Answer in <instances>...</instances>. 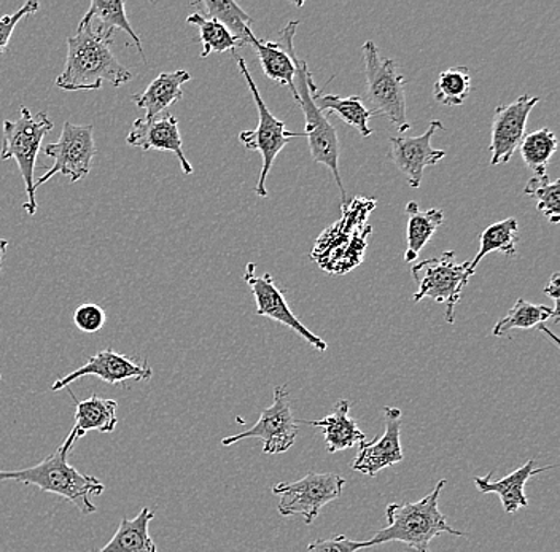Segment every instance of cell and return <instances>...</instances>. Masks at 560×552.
I'll use <instances>...</instances> for the list:
<instances>
[{
    "instance_id": "obj_22",
    "label": "cell",
    "mask_w": 560,
    "mask_h": 552,
    "mask_svg": "<svg viewBox=\"0 0 560 552\" xmlns=\"http://www.w3.org/2000/svg\"><path fill=\"white\" fill-rule=\"evenodd\" d=\"M70 397L75 400V432L77 439L83 438L91 430L100 433L115 432L118 425V403L110 398H101L97 395H91L86 400L79 401L75 395L70 392Z\"/></svg>"
},
{
    "instance_id": "obj_2",
    "label": "cell",
    "mask_w": 560,
    "mask_h": 552,
    "mask_svg": "<svg viewBox=\"0 0 560 552\" xmlns=\"http://www.w3.org/2000/svg\"><path fill=\"white\" fill-rule=\"evenodd\" d=\"M75 442V432L70 430L65 443L47 459L24 470L0 471V481L35 485L40 491L68 500L83 516L93 515L97 508L91 498L103 494L105 485L93 474H83L69 463V454Z\"/></svg>"
},
{
    "instance_id": "obj_15",
    "label": "cell",
    "mask_w": 560,
    "mask_h": 552,
    "mask_svg": "<svg viewBox=\"0 0 560 552\" xmlns=\"http://www.w3.org/2000/svg\"><path fill=\"white\" fill-rule=\"evenodd\" d=\"M384 433L374 442L362 443L357 459L352 462V470L366 477H376L385 468L402 462L401 425L402 412L398 408L385 407Z\"/></svg>"
},
{
    "instance_id": "obj_9",
    "label": "cell",
    "mask_w": 560,
    "mask_h": 552,
    "mask_svg": "<svg viewBox=\"0 0 560 552\" xmlns=\"http://www.w3.org/2000/svg\"><path fill=\"white\" fill-rule=\"evenodd\" d=\"M346 480L336 473H307L295 482H279L272 494L279 497V515L289 517L301 515L307 526L314 524L320 509L341 497Z\"/></svg>"
},
{
    "instance_id": "obj_34",
    "label": "cell",
    "mask_w": 560,
    "mask_h": 552,
    "mask_svg": "<svg viewBox=\"0 0 560 552\" xmlns=\"http://www.w3.org/2000/svg\"><path fill=\"white\" fill-rule=\"evenodd\" d=\"M72 320L80 331L93 334L103 330L105 321H107V314L100 304L85 303L77 307Z\"/></svg>"
},
{
    "instance_id": "obj_32",
    "label": "cell",
    "mask_w": 560,
    "mask_h": 552,
    "mask_svg": "<svg viewBox=\"0 0 560 552\" xmlns=\"http://www.w3.org/2000/svg\"><path fill=\"white\" fill-rule=\"evenodd\" d=\"M471 73L467 66L441 72L435 83V99L447 107L462 106L470 96Z\"/></svg>"
},
{
    "instance_id": "obj_21",
    "label": "cell",
    "mask_w": 560,
    "mask_h": 552,
    "mask_svg": "<svg viewBox=\"0 0 560 552\" xmlns=\"http://www.w3.org/2000/svg\"><path fill=\"white\" fill-rule=\"evenodd\" d=\"M190 80V72L187 71L163 72L143 93L135 94L131 99L147 111V120H152L184 97L182 86Z\"/></svg>"
},
{
    "instance_id": "obj_29",
    "label": "cell",
    "mask_w": 560,
    "mask_h": 552,
    "mask_svg": "<svg viewBox=\"0 0 560 552\" xmlns=\"http://www.w3.org/2000/svg\"><path fill=\"white\" fill-rule=\"evenodd\" d=\"M520 243V223L516 219H506L488 226L479 237V250L475 260L470 261L471 271L475 272L482 258L492 251H502L506 257H516V246Z\"/></svg>"
},
{
    "instance_id": "obj_13",
    "label": "cell",
    "mask_w": 560,
    "mask_h": 552,
    "mask_svg": "<svg viewBox=\"0 0 560 552\" xmlns=\"http://www.w3.org/2000/svg\"><path fill=\"white\" fill-rule=\"evenodd\" d=\"M540 103V97H517L514 103L495 108L492 121V136H490V166L505 164L513 158L514 152L523 142L528 115Z\"/></svg>"
},
{
    "instance_id": "obj_10",
    "label": "cell",
    "mask_w": 560,
    "mask_h": 552,
    "mask_svg": "<svg viewBox=\"0 0 560 552\" xmlns=\"http://www.w3.org/2000/svg\"><path fill=\"white\" fill-rule=\"evenodd\" d=\"M44 153L52 160V166L34 181L35 190L51 180L56 174L68 177L70 181L82 180L90 174L93 161L96 158L94 126L73 125L66 121L59 141L47 143L44 146Z\"/></svg>"
},
{
    "instance_id": "obj_27",
    "label": "cell",
    "mask_w": 560,
    "mask_h": 552,
    "mask_svg": "<svg viewBox=\"0 0 560 552\" xmlns=\"http://www.w3.org/2000/svg\"><path fill=\"white\" fill-rule=\"evenodd\" d=\"M192 5L205 7L210 19L223 24L228 33L240 42L241 47L250 45L254 40L255 34L252 31L254 19L248 16V13L244 12L233 0H202V2L192 3Z\"/></svg>"
},
{
    "instance_id": "obj_11",
    "label": "cell",
    "mask_w": 560,
    "mask_h": 552,
    "mask_svg": "<svg viewBox=\"0 0 560 552\" xmlns=\"http://www.w3.org/2000/svg\"><path fill=\"white\" fill-rule=\"evenodd\" d=\"M298 433L300 428L296 419L293 418L289 389L287 386H278L275 389V401L261 412L257 424L243 433L223 438L222 446H233L243 439L257 438L262 442V453L275 456L287 453L295 445Z\"/></svg>"
},
{
    "instance_id": "obj_25",
    "label": "cell",
    "mask_w": 560,
    "mask_h": 552,
    "mask_svg": "<svg viewBox=\"0 0 560 552\" xmlns=\"http://www.w3.org/2000/svg\"><path fill=\"white\" fill-rule=\"evenodd\" d=\"M85 19L93 21V27L96 33L104 34V36L114 37L117 30L125 31L129 37L135 42L143 62L147 61L145 51H143L142 44L138 34L132 30L128 16L125 12V2L121 0H93L90 10L85 13Z\"/></svg>"
},
{
    "instance_id": "obj_28",
    "label": "cell",
    "mask_w": 560,
    "mask_h": 552,
    "mask_svg": "<svg viewBox=\"0 0 560 552\" xmlns=\"http://www.w3.org/2000/svg\"><path fill=\"white\" fill-rule=\"evenodd\" d=\"M549 319L559 321V314L552 307L545 304H532L525 300H517L516 304L511 307L510 313L502 320L497 321L492 333L497 338L508 337L513 330H530L538 328Z\"/></svg>"
},
{
    "instance_id": "obj_26",
    "label": "cell",
    "mask_w": 560,
    "mask_h": 552,
    "mask_svg": "<svg viewBox=\"0 0 560 552\" xmlns=\"http://www.w3.org/2000/svg\"><path fill=\"white\" fill-rule=\"evenodd\" d=\"M315 106L322 114H335L339 120L345 121L352 128L360 132L362 138H370L373 134V129L370 128V120L373 117V111L366 108L360 96H336V94H315Z\"/></svg>"
},
{
    "instance_id": "obj_7",
    "label": "cell",
    "mask_w": 560,
    "mask_h": 552,
    "mask_svg": "<svg viewBox=\"0 0 560 552\" xmlns=\"http://www.w3.org/2000/svg\"><path fill=\"white\" fill-rule=\"evenodd\" d=\"M411 274L419 286L415 303L430 298L446 304L447 324H454L455 306L460 303L462 292L475 274L470 261L455 263L454 251H444L440 257L415 265Z\"/></svg>"
},
{
    "instance_id": "obj_5",
    "label": "cell",
    "mask_w": 560,
    "mask_h": 552,
    "mask_svg": "<svg viewBox=\"0 0 560 552\" xmlns=\"http://www.w3.org/2000/svg\"><path fill=\"white\" fill-rule=\"evenodd\" d=\"M52 128L55 125L45 111L33 115L27 107H21L18 120L3 121L0 160L16 161L27 195V202L23 204V209L30 216L37 214V198H35L34 188L35 161L40 153L45 136L52 131Z\"/></svg>"
},
{
    "instance_id": "obj_35",
    "label": "cell",
    "mask_w": 560,
    "mask_h": 552,
    "mask_svg": "<svg viewBox=\"0 0 560 552\" xmlns=\"http://www.w3.org/2000/svg\"><path fill=\"white\" fill-rule=\"evenodd\" d=\"M40 9V3L37 0H30L24 3L18 12L12 15L0 16V55L9 47L10 38L15 33V27L24 16L34 15L37 10Z\"/></svg>"
},
{
    "instance_id": "obj_6",
    "label": "cell",
    "mask_w": 560,
    "mask_h": 552,
    "mask_svg": "<svg viewBox=\"0 0 560 552\" xmlns=\"http://www.w3.org/2000/svg\"><path fill=\"white\" fill-rule=\"evenodd\" d=\"M365 58L366 99L373 106V114L387 117L398 126V131L406 132L409 125L406 117V79L394 59L383 58L374 42L363 44Z\"/></svg>"
},
{
    "instance_id": "obj_23",
    "label": "cell",
    "mask_w": 560,
    "mask_h": 552,
    "mask_svg": "<svg viewBox=\"0 0 560 552\" xmlns=\"http://www.w3.org/2000/svg\"><path fill=\"white\" fill-rule=\"evenodd\" d=\"M153 519L155 513L150 508L140 509L135 519L122 517L112 540L96 552H158L155 541L149 532Z\"/></svg>"
},
{
    "instance_id": "obj_18",
    "label": "cell",
    "mask_w": 560,
    "mask_h": 552,
    "mask_svg": "<svg viewBox=\"0 0 560 552\" xmlns=\"http://www.w3.org/2000/svg\"><path fill=\"white\" fill-rule=\"evenodd\" d=\"M298 24L300 21H290L282 31H280V42L260 40L255 37L252 40V47L257 51L262 73L278 85L287 86L293 93V79H295V38Z\"/></svg>"
},
{
    "instance_id": "obj_19",
    "label": "cell",
    "mask_w": 560,
    "mask_h": 552,
    "mask_svg": "<svg viewBox=\"0 0 560 552\" xmlns=\"http://www.w3.org/2000/svg\"><path fill=\"white\" fill-rule=\"evenodd\" d=\"M556 465H548V467H537L535 459H528L523 467L514 470L513 473L502 478L499 481H492V473L488 477L478 478L476 477L475 482L476 489L481 494H497L502 500L503 509L508 515L516 513L517 509L527 508L528 498L525 495V484H527L530 478L537 477L542 471L552 470Z\"/></svg>"
},
{
    "instance_id": "obj_8",
    "label": "cell",
    "mask_w": 560,
    "mask_h": 552,
    "mask_svg": "<svg viewBox=\"0 0 560 552\" xmlns=\"http://www.w3.org/2000/svg\"><path fill=\"white\" fill-rule=\"evenodd\" d=\"M236 58L237 68L243 73L245 82H247L248 90H250L252 96H254L255 106L258 110V126L254 131H243L240 134L241 142L247 146L248 150L258 152L262 158V167L258 184L255 185V193L260 198H268V190H266V178L271 173L272 164L287 143L295 138H303V134L298 132H290L285 129V124L278 120L275 115L271 114L265 101H262L260 91L255 85L254 79H252L250 72H248L247 64H245L244 58L240 55L234 54Z\"/></svg>"
},
{
    "instance_id": "obj_1",
    "label": "cell",
    "mask_w": 560,
    "mask_h": 552,
    "mask_svg": "<svg viewBox=\"0 0 560 552\" xmlns=\"http://www.w3.org/2000/svg\"><path fill=\"white\" fill-rule=\"evenodd\" d=\"M114 37L96 33L93 21L83 16L75 36L68 38V59L65 71L56 79V89L94 91L103 85L118 86L131 82L132 73L112 51Z\"/></svg>"
},
{
    "instance_id": "obj_20",
    "label": "cell",
    "mask_w": 560,
    "mask_h": 552,
    "mask_svg": "<svg viewBox=\"0 0 560 552\" xmlns=\"http://www.w3.org/2000/svg\"><path fill=\"white\" fill-rule=\"evenodd\" d=\"M350 401L339 400L335 404V411L320 421H298L304 424L313 425V427L324 430L325 445L330 454L339 453V450L352 449L357 445L366 442L365 433L360 430L355 419L350 418Z\"/></svg>"
},
{
    "instance_id": "obj_30",
    "label": "cell",
    "mask_w": 560,
    "mask_h": 552,
    "mask_svg": "<svg viewBox=\"0 0 560 552\" xmlns=\"http://www.w3.org/2000/svg\"><path fill=\"white\" fill-rule=\"evenodd\" d=\"M520 150L525 166L535 174V177L546 176V167L558 152V138L551 129L541 128L524 136Z\"/></svg>"
},
{
    "instance_id": "obj_17",
    "label": "cell",
    "mask_w": 560,
    "mask_h": 552,
    "mask_svg": "<svg viewBox=\"0 0 560 552\" xmlns=\"http://www.w3.org/2000/svg\"><path fill=\"white\" fill-rule=\"evenodd\" d=\"M126 142L131 146H138L143 152L158 150V152H170L177 156L182 171L187 176L192 174V166L184 153V141L178 131V121L173 114L158 115L152 120L139 118L132 124L131 132Z\"/></svg>"
},
{
    "instance_id": "obj_4",
    "label": "cell",
    "mask_w": 560,
    "mask_h": 552,
    "mask_svg": "<svg viewBox=\"0 0 560 552\" xmlns=\"http://www.w3.org/2000/svg\"><path fill=\"white\" fill-rule=\"evenodd\" d=\"M296 73L293 79V97L301 107L306 120L304 138L310 143L311 156L315 163L324 164L330 169L335 177L336 185L341 191L342 205L348 202L346 199L345 185H342L341 173H339V139L335 126L328 121L327 115L322 114L314 103V96L318 93L313 73L307 68V62L295 56Z\"/></svg>"
},
{
    "instance_id": "obj_3",
    "label": "cell",
    "mask_w": 560,
    "mask_h": 552,
    "mask_svg": "<svg viewBox=\"0 0 560 552\" xmlns=\"http://www.w3.org/2000/svg\"><path fill=\"white\" fill-rule=\"evenodd\" d=\"M447 481H438L436 488L425 497L415 503H390L385 509L387 526L374 533L371 547L400 541L415 552H430V543L443 533L464 537V532L455 530L447 522V517L440 512L441 492Z\"/></svg>"
},
{
    "instance_id": "obj_33",
    "label": "cell",
    "mask_w": 560,
    "mask_h": 552,
    "mask_svg": "<svg viewBox=\"0 0 560 552\" xmlns=\"http://www.w3.org/2000/svg\"><path fill=\"white\" fill-rule=\"evenodd\" d=\"M524 195L537 202V209L552 225L560 222V180H549L548 174L532 177L525 185Z\"/></svg>"
},
{
    "instance_id": "obj_14",
    "label": "cell",
    "mask_w": 560,
    "mask_h": 552,
    "mask_svg": "<svg viewBox=\"0 0 560 552\" xmlns=\"http://www.w3.org/2000/svg\"><path fill=\"white\" fill-rule=\"evenodd\" d=\"M83 376H97L104 383L117 386V384L126 383L129 379L150 380L153 376V369L150 368L149 362L143 360L142 363L129 359V356L118 354L114 349H105L91 356L85 365L73 369L70 375L56 380L52 384L51 392L68 389L70 384Z\"/></svg>"
},
{
    "instance_id": "obj_36",
    "label": "cell",
    "mask_w": 560,
    "mask_h": 552,
    "mask_svg": "<svg viewBox=\"0 0 560 552\" xmlns=\"http://www.w3.org/2000/svg\"><path fill=\"white\" fill-rule=\"evenodd\" d=\"M370 548V541H353L346 535L330 538V540H318L307 547V552H357Z\"/></svg>"
},
{
    "instance_id": "obj_12",
    "label": "cell",
    "mask_w": 560,
    "mask_h": 552,
    "mask_svg": "<svg viewBox=\"0 0 560 552\" xmlns=\"http://www.w3.org/2000/svg\"><path fill=\"white\" fill-rule=\"evenodd\" d=\"M255 269H257V265H247L244 281L247 282L252 293H254L258 316L268 317V319L285 325L287 328L300 334L307 344L313 345L318 352L327 351V342L318 338L317 334H314L310 328L304 327L295 314L292 313L285 296H283V293L276 286L275 281H272L271 274L266 272V274L257 275Z\"/></svg>"
},
{
    "instance_id": "obj_31",
    "label": "cell",
    "mask_w": 560,
    "mask_h": 552,
    "mask_svg": "<svg viewBox=\"0 0 560 552\" xmlns=\"http://www.w3.org/2000/svg\"><path fill=\"white\" fill-rule=\"evenodd\" d=\"M187 23L199 30V40L202 44L201 58H208L210 54H226L240 48V42L236 40L223 24L212 19H206L202 13H191Z\"/></svg>"
},
{
    "instance_id": "obj_38",
    "label": "cell",
    "mask_w": 560,
    "mask_h": 552,
    "mask_svg": "<svg viewBox=\"0 0 560 552\" xmlns=\"http://www.w3.org/2000/svg\"><path fill=\"white\" fill-rule=\"evenodd\" d=\"M7 249H9V240L0 239V271H2V260L5 257Z\"/></svg>"
},
{
    "instance_id": "obj_16",
    "label": "cell",
    "mask_w": 560,
    "mask_h": 552,
    "mask_svg": "<svg viewBox=\"0 0 560 552\" xmlns=\"http://www.w3.org/2000/svg\"><path fill=\"white\" fill-rule=\"evenodd\" d=\"M443 128L440 120L430 121L429 128L418 138H392L390 158L398 171L405 174L411 188H419L422 184L423 171L435 166L446 156L444 150L432 146V139L436 131Z\"/></svg>"
},
{
    "instance_id": "obj_37",
    "label": "cell",
    "mask_w": 560,
    "mask_h": 552,
    "mask_svg": "<svg viewBox=\"0 0 560 552\" xmlns=\"http://www.w3.org/2000/svg\"><path fill=\"white\" fill-rule=\"evenodd\" d=\"M545 295L549 296V298L555 302V307L552 309L559 314V295H560V274L559 272H555L551 275V281H549L548 286L545 289Z\"/></svg>"
},
{
    "instance_id": "obj_24",
    "label": "cell",
    "mask_w": 560,
    "mask_h": 552,
    "mask_svg": "<svg viewBox=\"0 0 560 552\" xmlns=\"http://www.w3.org/2000/svg\"><path fill=\"white\" fill-rule=\"evenodd\" d=\"M406 215H408V232H406L408 247L405 251V261L412 263L418 260L420 251L429 244L436 230L443 225L444 214L441 209L420 211L418 202L411 201L406 205Z\"/></svg>"
}]
</instances>
